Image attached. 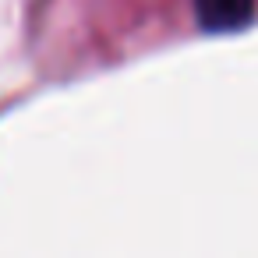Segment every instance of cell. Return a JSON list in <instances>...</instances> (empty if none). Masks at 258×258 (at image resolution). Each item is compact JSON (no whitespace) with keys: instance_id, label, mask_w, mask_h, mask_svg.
<instances>
[{"instance_id":"1","label":"cell","mask_w":258,"mask_h":258,"mask_svg":"<svg viewBox=\"0 0 258 258\" xmlns=\"http://www.w3.org/2000/svg\"><path fill=\"white\" fill-rule=\"evenodd\" d=\"M195 15L209 32H233L254 18V0H195Z\"/></svg>"}]
</instances>
